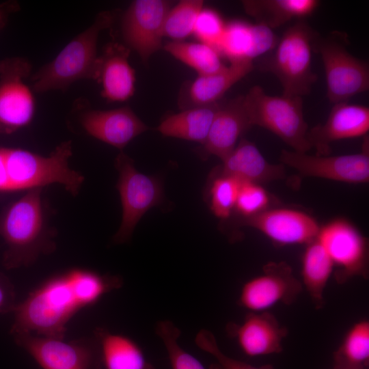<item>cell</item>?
I'll return each instance as SVG.
<instances>
[{"label":"cell","mask_w":369,"mask_h":369,"mask_svg":"<svg viewBox=\"0 0 369 369\" xmlns=\"http://www.w3.org/2000/svg\"><path fill=\"white\" fill-rule=\"evenodd\" d=\"M222 162L219 176L241 182L262 184L286 178L284 165L267 161L256 146L246 139H241Z\"/></svg>","instance_id":"obj_22"},{"label":"cell","mask_w":369,"mask_h":369,"mask_svg":"<svg viewBox=\"0 0 369 369\" xmlns=\"http://www.w3.org/2000/svg\"><path fill=\"white\" fill-rule=\"evenodd\" d=\"M220 105L217 102L170 115L161 122L156 131L163 136L196 141L203 145Z\"/></svg>","instance_id":"obj_25"},{"label":"cell","mask_w":369,"mask_h":369,"mask_svg":"<svg viewBox=\"0 0 369 369\" xmlns=\"http://www.w3.org/2000/svg\"><path fill=\"white\" fill-rule=\"evenodd\" d=\"M279 161L301 176L351 184L366 183L369 180L368 137L365 136L359 153L320 156L283 150Z\"/></svg>","instance_id":"obj_12"},{"label":"cell","mask_w":369,"mask_h":369,"mask_svg":"<svg viewBox=\"0 0 369 369\" xmlns=\"http://www.w3.org/2000/svg\"><path fill=\"white\" fill-rule=\"evenodd\" d=\"M31 72L23 57L0 61V133L11 134L28 125L34 115L35 100L25 81Z\"/></svg>","instance_id":"obj_11"},{"label":"cell","mask_w":369,"mask_h":369,"mask_svg":"<svg viewBox=\"0 0 369 369\" xmlns=\"http://www.w3.org/2000/svg\"><path fill=\"white\" fill-rule=\"evenodd\" d=\"M226 26L219 13L211 9L203 8L197 18L193 33L202 43L218 51Z\"/></svg>","instance_id":"obj_35"},{"label":"cell","mask_w":369,"mask_h":369,"mask_svg":"<svg viewBox=\"0 0 369 369\" xmlns=\"http://www.w3.org/2000/svg\"><path fill=\"white\" fill-rule=\"evenodd\" d=\"M16 303L14 285L6 275L0 272V312H12Z\"/></svg>","instance_id":"obj_36"},{"label":"cell","mask_w":369,"mask_h":369,"mask_svg":"<svg viewBox=\"0 0 369 369\" xmlns=\"http://www.w3.org/2000/svg\"><path fill=\"white\" fill-rule=\"evenodd\" d=\"M109 11L98 13L94 21L70 42L49 63L32 77L33 88L42 93L66 90L81 79H94L98 62L97 44L100 33L113 21Z\"/></svg>","instance_id":"obj_4"},{"label":"cell","mask_w":369,"mask_h":369,"mask_svg":"<svg viewBox=\"0 0 369 369\" xmlns=\"http://www.w3.org/2000/svg\"><path fill=\"white\" fill-rule=\"evenodd\" d=\"M369 364V322L354 323L333 353L335 369H366Z\"/></svg>","instance_id":"obj_28"},{"label":"cell","mask_w":369,"mask_h":369,"mask_svg":"<svg viewBox=\"0 0 369 369\" xmlns=\"http://www.w3.org/2000/svg\"><path fill=\"white\" fill-rule=\"evenodd\" d=\"M80 122L90 135L120 150L148 129L128 106L87 111L81 114Z\"/></svg>","instance_id":"obj_18"},{"label":"cell","mask_w":369,"mask_h":369,"mask_svg":"<svg viewBox=\"0 0 369 369\" xmlns=\"http://www.w3.org/2000/svg\"><path fill=\"white\" fill-rule=\"evenodd\" d=\"M241 222L278 246L306 245L316 238L320 227L307 213L288 208H269Z\"/></svg>","instance_id":"obj_15"},{"label":"cell","mask_w":369,"mask_h":369,"mask_svg":"<svg viewBox=\"0 0 369 369\" xmlns=\"http://www.w3.org/2000/svg\"><path fill=\"white\" fill-rule=\"evenodd\" d=\"M203 5L202 0H182L172 7L164 20L163 37L182 41L191 35Z\"/></svg>","instance_id":"obj_30"},{"label":"cell","mask_w":369,"mask_h":369,"mask_svg":"<svg viewBox=\"0 0 369 369\" xmlns=\"http://www.w3.org/2000/svg\"><path fill=\"white\" fill-rule=\"evenodd\" d=\"M316 33L303 22L288 27L264 63L283 87V94L302 97L308 94L317 77L312 71V59Z\"/></svg>","instance_id":"obj_5"},{"label":"cell","mask_w":369,"mask_h":369,"mask_svg":"<svg viewBox=\"0 0 369 369\" xmlns=\"http://www.w3.org/2000/svg\"><path fill=\"white\" fill-rule=\"evenodd\" d=\"M369 131V108L347 102L334 104L323 124L308 130V140L316 155L327 156L332 142L366 136Z\"/></svg>","instance_id":"obj_17"},{"label":"cell","mask_w":369,"mask_h":369,"mask_svg":"<svg viewBox=\"0 0 369 369\" xmlns=\"http://www.w3.org/2000/svg\"><path fill=\"white\" fill-rule=\"evenodd\" d=\"M316 239L333 262V275L338 284L355 276L368 277V240L353 223L334 219L320 227Z\"/></svg>","instance_id":"obj_10"},{"label":"cell","mask_w":369,"mask_h":369,"mask_svg":"<svg viewBox=\"0 0 369 369\" xmlns=\"http://www.w3.org/2000/svg\"><path fill=\"white\" fill-rule=\"evenodd\" d=\"M122 285L119 275L82 269L54 275L15 305L10 333L64 339L67 324L75 314Z\"/></svg>","instance_id":"obj_1"},{"label":"cell","mask_w":369,"mask_h":369,"mask_svg":"<svg viewBox=\"0 0 369 369\" xmlns=\"http://www.w3.org/2000/svg\"><path fill=\"white\" fill-rule=\"evenodd\" d=\"M13 337L42 369H102L100 345L94 335L70 341L31 333Z\"/></svg>","instance_id":"obj_8"},{"label":"cell","mask_w":369,"mask_h":369,"mask_svg":"<svg viewBox=\"0 0 369 369\" xmlns=\"http://www.w3.org/2000/svg\"><path fill=\"white\" fill-rule=\"evenodd\" d=\"M243 100L252 126L269 130L295 152H307L312 148L307 138L308 127L301 97L269 95L255 85Z\"/></svg>","instance_id":"obj_6"},{"label":"cell","mask_w":369,"mask_h":369,"mask_svg":"<svg viewBox=\"0 0 369 369\" xmlns=\"http://www.w3.org/2000/svg\"><path fill=\"white\" fill-rule=\"evenodd\" d=\"M115 167L119 174L116 188L120 195L122 218L113 240L120 244L131 239L142 216L161 203L163 191L159 180L139 172L133 160L122 150L115 159Z\"/></svg>","instance_id":"obj_7"},{"label":"cell","mask_w":369,"mask_h":369,"mask_svg":"<svg viewBox=\"0 0 369 369\" xmlns=\"http://www.w3.org/2000/svg\"><path fill=\"white\" fill-rule=\"evenodd\" d=\"M172 5V1L165 0H136L122 16L124 42L144 63L163 46V26Z\"/></svg>","instance_id":"obj_14"},{"label":"cell","mask_w":369,"mask_h":369,"mask_svg":"<svg viewBox=\"0 0 369 369\" xmlns=\"http://www.w3.org/2000/svg\"><path fill=\"white\" fill-rule=\"evenodd\" d=\"M302 288L286 262H271L263 266L261 274L243 284L237 303L248 312H268L278 303H293Z\"/></svg>","instance_id":"obj_13"},{"label":"cell","mask_w":369,"mask_h":369,"mask_svg":"<svg viewBox=\"0 0 369 369\" xmlns=\"http://www.w3.org/2000/svg\"><path fill=\"white\" fill-rule=\"evenodd\" d=\"M277 42L273 29L263 25L233 20L226 24L218 51L230 63L252 62L254 58L273 51Z\"/></svg>","instance_id":"obj_20"},{"label":"cell","mask_w":369,"mask_h":369,"mask_svg":"<svg viewBox=\"0 0 369 369\" xmlns=\"http://www.w3.org/2000/svg\"><path fill=\"white\" fill-rule=\"evenodd\" d=\"M314 50L323 64L327 96L333 103L346 102L369 88L368 63L352 55L346 46L333 36L328 38L317 36Z\"/></svg>","instance_id":"obj_9"},{"label":"cell","mask_w":369,"mask_h":369,"mask_svg":"<svg viewBox=\"0 0 369 369\" xmlns=\"http://www.w3.org/2000/svg\"><path fill=\"white\" fill-rule=\"evenodd\" d=\"M130 49L119 43H110L98 57L94 80L101 85L103 98L124 102L134 94L135 71L128 62Z\"/></svg>","instance_id":"obj_19"},{"label":"cell","mask_w":369,"mask_h":369,"mask_svg":"<svg viewBox=\"0 0 369 369\" xmlns=\"http://www.w3.org/2000/svg\"><path fill=\"white\" fill-rule=\"evenodd\" d=\"M155 333L164 344L172 369H207L198 359L180 345L178 339L181 331L172 321L157 322ZM210 369L219 368L216 365Z\"/></svg>","instance_id":"obj_31"},{"label":"cell","mask_w":369,"mask_h":369,"mask_svg":"<svg viewBox=\"0 0 369 369\" xmlns=\"http://www.w3.org/2000/svg\"><path fill=\"white\" fill-rule=\"evenodd\" d=\"M5 12L4 11V9H3L2 8H0V27L3 25L4 18H5Z\"/></svg>","instance_id":"obj_37"},{"label":"cell","mask_w":369,"mask_h":369,"mask_svg":"<svg viewBox=\"0 0 369 369\" xmlns=\"http://www.w3.org/2000/svg\"><path fill=\"white\" fill-rule=\"evenodd\" d=\"M94 336L100 345L102 368L156 369L133 338L103 327L96 328Z\"/></svg>","instance_id":"obj_24"},{"label":"cell","mask_w":369,"mask_h":369,"mask_svg":"<svg viewBox=\"0 0 369 369\" xmlns=\"http://www.w3.org/2000/svg\"><path fill=\"white\" fill-rule=\"evenodd\" d=\"M253 68L252 62H235L220 72L198 75L194 81L184 86L178 102L183 110L216 103Z\"/></svg>","instance_id":"obj_23"},{"label":"cell","mask_w":369,"mask_h":369,"mask_svg":"<svg viewBox=\"0 0 369 369\" xmlns=\"http://www.w3.org/2000/svg\"><path fill=\"white\" fill-rule=\"evenodd\" d=\"M333 269L331 260L316 238L305 245L301 282L317 309L324 305V292Z\"/></svg>","instance_id":"obj_27"},{"label":"cell","mask_w":369,"mask_h":369,"mask_svg":"<svg viewBox=\"0 0 369 369\" xmlns=\"http://www.w3.org/2000/svg\"><path fill=\"white\" fill-rule=\"evenodd\" d=\"M42 188L29 190L0 214V236L6 248L3 265L6 269L29 266L40 256L56 249L57 232L50 225Z\"/></svg>","instance_id":"obj_2"},{"label":"cell","mask_w":369,"mask_h":369,"mask_svg":"<svg viewBox=\"0 0 369 369\" xmlns=\"http://www.w3.org/2000/svg\"><path fill=\"white\" fill-rule=\"evenodd\" d=\"M226 331L251 357L279 353L288 334L286 328L269 312H247L241 323H229Z\"/></svg>","instance_id":"obj_16"},{"label":"cell","mask_w":369,"mask_h":369,"mask_svg":"<svg viewBox=\"0 0 369 369\" xmlns=\"http://www.w3.org/2000/svg\"><path fill=\"white\" fill-rule=\"evenodd\" d=\"M72 155V141L68 140L46 156L20 148H4L0 157L1 191H27L59 184L72 195H77L85 178L69 166Z\"/></svg>","instance_id":"obj_3"},{"label":"cell","mask_w":369,"mask_h":369,"mask_svg":"<svg viewBox=\"0 0 369 369\" xmlns=\"http://www.w3.org/2000/svg\"><path fill=\"white\" fill-rule=\"evenodd\" d=\"M164 49L198 72L199 75L214 74L226 68L220 53L214 47L204 43L172 41Z\"/></svg>","instance_id":"obj_29"},{"label":"cell","mask_w":369,"mask_h":369,"mask_svg":"<svg viewBox=\"0 0 369 369\" xmlns=\"http://www.w3.org/2000/svg\"><path fill=\"white\" fill-rule=\"evenodd\" d=\"M242 182L230 176H218L210 188V208L221 219H227L232 213Z\"/></svg>","instance_id":"obj_32"},{"label":"cell","mask_w":369,"mask_h":369,"mask_svg":"<svg viewBox=\"0 0 369 369\" xmlns=\"http://www.w3.org/2000/svg\"><path fill=\"white\" fill-rule=\"evenodd\" d=\"M251 126L243 96L221 104L202 145L203 152L223 160L236 147L241 135Z\"/></svg>","instance_id":"obj_21"},{"label":"cell","mask_w":369,"mask_h":369,"mask_svg":"<svg viewBox=\"0 0 369 369\" xmlns=\"http://www.w3.org/2000/svg\"><path fill=\"white\" fill-rule=\"evenodd\" d=\"M246 13L271 29L294 18L311 15L318 8L316 0H247L242 1Z\"/></svg>","instance_id":"obj_26"},{"label":"cell","mask_w":369,"mask_h":369,"mask_svg":"<svg viewBox=\"0 0 369 369\" xmlns=\"http://www.w3.org/2000/svg\"><path fill=\"white\" fill-rule=\"evenodd\" d=\"M333 369H335V368H333Z\"/></svg>","instance_id":"obj_38"},{"label":"cell","mask_w":369,"mask_h":369,"mask_svg":"<svg viewBox=\"0 0 369 369\" xmlns=\"http://www.w3.org/2000/svg\"><path fill=\"white\" fill-rule=\"evenodd\" d=\"M271 201V195L262 184L242 182L234 209L244 218L250 217L270 208Z\"/></svg>","instance_id":"obj_33"},{"label":"cell","mask_w":369,"mask_h":369,"mask_svg":"<svg viewBox=\"0 0 369 369\" xmlns=\"http://www.w3.org/2000/svg\"><path fill=\"white\" fill-rule=\"evenodd\" d=\"M195 342L202 351L215 359L219 369H273L271 365L256 366L227 355L219 348L214 334L208 329L199 331Z\"/></svg>","instance_id":"obj_34"}]
</instances>
